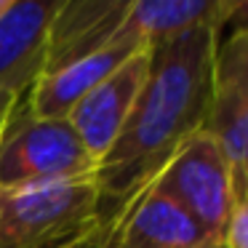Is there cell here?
Listing matches in <instances>:
<instances>
[{
  "instance_id": "cell-1",
  "label": "cell",
  "mask_w": 248,
  "mask_h": 248,
  "mask_svg": "<svg viewBox=\"0 0 248 248\" xmlns=\"http://www.w3.org/2000/svg\"><path fill=\"white\" fill-rule=\"evenodd\" d=\"M219 35L205 24L152 46L144 88L93 173L99 230L109 232L179 147L205 128Z\"/></svg>"
},
{
  "instance_id": "cell-2",
  "label": "cell",
  "mask_w": 248,
  "mask_h": 248,
  "mask_svg": "<svg viewBox=\"0 0 248 248\" xmlns=\"http://www.w3.org/2000/svg\"><path fill=\"white\" fill-rule=\"evenodd\" d=\"M91 232H99L93 176L0 187V248H62Z\"/></svg>"
},
{
  "instance_id": "cell-3",
  "label": "cell",
  "mask_w": 248,
  "mask_h": 248,
  "mask_svg": "<svg viewBox=\"0 0 248 248\" xmlns=\"http://www.w3.org/2000/svg\"><path fill=\"white\" fill-rule=\"evenodd\" d=\"M96 173L80 136L67 118H35L19 99L0 134V187L72 182Z\"/></svg>"
},
{
  "instance_id": "cell-4",
  "label": "cell",
  "mask_w": 248,
  "mask_h": 248,
  "mask_svg": "<svg viewBox=\"0 0 248 248\" xmlns=\"http://www.w3.org/2000/svg\"><path fill=\"white\" fill-rule=\"evenodd\" d=\"M147 189L173 200L211 235L224 240L237 200L235 176L224 150L208 131L192 134Z\"/></svg>"
},
{
  "instance_id": "cell-5",
  "label": "cell",
  "mask_w": 248,
  "mask_h": 248,
  "mask_svg": "<svg viewBox=\"0 0 248 248\" xmlns=\"http://www.w3.org/2000/svg\"><path fill=\"white\" fill-rule=\"evenodd\" d=\"M205 131L224 150L235 189L243 192L248 187V27L232 30L216 48Z\"/></svg>"
},
{
  "instance_id": "cell-6",
  "label": "cell",
  "mask_w": 248,
  "mask_h": 248,
  "mask_svg": "<svg viewBox=\"0 0 248 248\" xmlns=\"http://www.w3.org/2000/svg\"><path fill=\"white\" fill-rule=\"evenodd\" d=\"M152 64V48H139L134 56L123 62L115 72H109L93 91H88L80 102L75 104L67 120L72 123L75 134L80 136L88 155L102 160L118 134L123 131L136 99L147 83Z\"/></svg>"
},
{
  "instance_id": "cell-7",
  "label": "cell",
  "mask_w": 248,
  "mask_h": 248,
  "mask_svg": "<svg viewBox=\"0 0 248 248\" xmlns=\"http://www.w3.org/2000/svg\"><path fill=\"white\" fill-rule=\"evenodd\" d=\"M59 6L62 0H11L0 14V91L22 99L38 83Z\"/></svg>"
},
{
  "instance_id": "cell-8",
  "label": "cell",
  "mask_w": 248,
  "mask_h": 248,
  "mask_svg": "<svg viewBox=\"0 0 248 248\" xmlns=\"http://www.w3.org/2000/svg\"><path fill=\"white\" fill-rule=\"evenodd\" d=\"M107 248H227L173 200L144 189L109 227Z\"/></svg>"
},
{
  "instance_id": "cell-9",
  "label": "cell",
  "mask_w": 248,
  "mask_h": 248,
  "mask_svg": "<svg viewBox=\"0 0 248 248\" xmlns=\"http://www.w3.org/2000/svg\"><path fill=\"white\" fill-rule=\"evenodd\" d=\"M232 11V0H131L109 46L152 48L168 38L195 27H216L221 32Z\"/></svg>"
},
{
  "instance_id": "cell-10",
  "label": "cell",
  "mask_w": 248,
  "mask_h": 248,
  "mask_svg": "<svg viewBox=\"0 0 248 248\" xmlns=\"http://www.w3.org/2000/svg\"><path fill=\"white\" fill-rule=\"evenodd\" d=\"M131 0H62L48 32L46 72L109 46Z\"/></svg>"
},
{
  "instance_id": "cell-11",
  "label": "cell",
  "mask_w": 248,
  "mask_h": 248,
  "mask_svg": "<svg viewBox=\"0 0 248 248\" xmlns=\"http://www.w3.org/2000/svg\"><path fill=\"white\" fill-rule=\"evenodd\" d=\"M136 51H139V46L128 43L104 46L83 59H75L54 72H46L24 93L22 104L35 118H67L88 91H93L109 72H115Z\"/></svg>"
},
{
  "instance_id": "cell-12",
  "label": "cell",
  "mask_w": 248,
  "mask_h": 248,
  "mask_svg": "<svg viewBox=\"0 0 248 248\" xmlns=\"http://www.w3.org/2000/svg\"><path fill=\"white\" fill-rule=\"evenodd\" d=\"M224 246L227 248H248V187L237 192L235 208H232L230 224L224 232Z\"/></svg>"
},
{
  "instance_id": "cell-13",
  "label": "cell",
  "mask_w": 248,
  "mask_h": 248,
  "mask_svg": "<svg viewBox=\"0 0 248 248\" xmlns=\"http://www.w3.org/2000/svg\"><path fill=\"white\" fill-rule=\"evenodd\" d=\"M227 24H232V30H246L248 27V0H232V11H230V16H227Z\"/></svg>"
},
{
  "instance_id": "cell-14",
  "label": "cell",
  "mask_w": 248,
  "mask_h": 248,
  "mask_svg": "<svg viewBox=\"0 0 248 248\" xmlns=\"http://www.w3.org/2000/svg\"><path fill=\"white\" fill-rule=\"evenodd\" d=\"M16 104H19V96H14V93H8V91H0V134L6 128L8 118L14 115Z\"/></svg>"
},
{
  "instance_id": "cell-15",
  "label": "cell",
  "mask_w": 248,
  "mask_h": 248,
  "mask_svg": "<svg viewBox=\"0 0 248 248\" xmlns=\"http://www.w3.org/2000/svg\"><path fill=\"white\" fill-rule=\"evenodd\" d=\"M62 248H107V232H91L88 237H80V240L70 243V246H62Z\"/></svg>"
},
{
  "instance_id": "cell-16",
  "label": "cell",
  "mask_w": 248,
  "mask_h": 248,
  "mask_svg": "<svg viewBox=\"0 0 248 248\" xmlns=\"http://www.w3.org/2000/svg\"><path fill=\"white\" fill-rule=\"evenodd\" d=\"M8 3H11V0H0V14L6 11V6H8Z\"/></svg>"
}]
</instances>
